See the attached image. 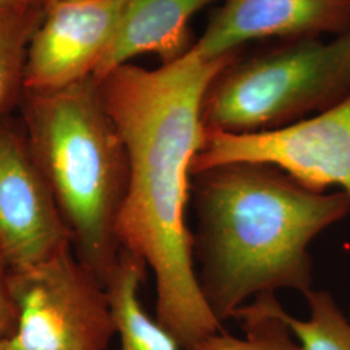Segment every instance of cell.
Masks as SVG:
<instances>
[{"label":"cell","instance_id":"5","mask_svg":"<svg viewBox=\"0 0 350 350\" xmlns=\"http://www.w3.org/2000/svg\"><path fill=\"white\" fill-rule=\"evenodd\" d=\"M10 286L17 325L3 350H107L116 335L105 286L72 244L11 269Z\"/></svg>","mask_w":350,"mask_h":350},{"label":"cell","instance_id":"18","mask_svg":"<svg viewBox=\"0 0 350 350\" xmlns=\"http://www.w3.org/2000/svg\"><path fill=\"white\" fill-rule=\"evenodd\" d=\"M0 350H3V349H1V348H0Z\"/></svg>","mask_w":350,"mask_h":350},{"label":"cell","instance_id":"8","mask_svg":"<svg viewBox=\"0 0 350 350\" xmlns=\"http://www.w3.org/2000/svg\"><path fill=\"white\" fill-rule=\"evenodd\" d=\"M72 244L50 187L23 139L0 129V250L11 269Z\"/></svg>","mask_w":350,"mask_h":350},{"label":"cell","instance_id":"2","mask_svg":"<svg viewBox=\"0 0 350 350\" xmlns=\"http://www.w3.org/2000/svg\"><path fill=\"white\" fill-rule=\"evenodd\" d=\"M189 204L198 284L219 322L257 296L312 291L309 247L350 212L347 192H315L275 165L253 161L191 174Z\"/></svg>","mask_w":350,"mask_h":350},{"label":"cell","instance_id":"16","mask_svg":"<svg viewBox=\"0 0 350 350\" xmlns=\"http://www.w3.org/2000/svg\"><path fill=\"white\" fill-rule=\"evenodd\" d=\"M44 0H0V8H33Z\"/></svg>","mask_w":350,"mask_h":350},{"label":"cell","instance_id":"10","mask_svg":"<svg viewBox=\"0 0 350 350\" xmlns=\"http://www.w3.org/2000/svg\"><path fill=\"white\" fill-rule=\"evenodd\" d=\"M218 0H124L112 40L101 57L94 79L140 55L153 53L169 63L186 53L191 20Z\"/></svg>","mask_w":350,"mask_h":350},{"label":"cell","instance_id":"14","mask_svg":"<svg viewBox=\"0 0 350 350\" xmlns=\"http://www.w3.org/2000/svg\"><path fill=\"white\" fill-rule=\"evenodd\" d=\"M310 315L297 319L279 306V314L304 350H350V322L332 295L323 289H312L304 295Z\"/></svg>","mask_w":350,"mask_h":350},{"label":"cell","instance_id":"13","mask_svg":"<svg viewBox=\"0 0 350 350\" xmlns=\"http://www.w3.org/2000/svg\"><path fill=\"white\" fill-rule=\"evenodd\" d=\"M37 8H0V113L24 88L26 56L38 27Z\"/></svg>","mask_w":350,"mask_h":350},{"label":"cell","instance_id":"6","mask_svg":"<svg viewBox=\"0 0 350 350\" xmlns=\"http://www.w3.org/2000/svg\"><path fill=\"white\" fill-rule=\"evenodd\" d=\"M237 161L271 163L312 191L338 186L350 196V94L325 111L278 130L206 131L191 174Z\"/></svg>","mask_w":350,"mask_h":350},{"label":"cell","instance_id":"15","mask_svg":"<svg viewBox=\"0 0 350 350\" xmlns=\"http://www.w3.org/2000/svg\"><path fill=\"white\" fill-rule=\"evenodd\" d=\"M11 267L0 250V344L11 338L17 325V309L10 286Z\"/></svg>","mask_w":350,"mask_h":350},{"label":"cell","instance_id":"3","mask_svg":"<svg viewBox=\"0 0 350 350\" xmlns=\"http://www.w3.org/2000/svg\"><path fill=\"white\" fill-rule=\"evenodd\" d=\"M29 150L68 227L75 254L105 286L122 247L117 222L129 187L125 146L88 78L27 92Z\"/></svg>","mask_w":350,"mask_h":350},{"label":"cell","instance_id":"7","mask_svg":"<svg viewBox=\"0 0 350 350\" xmlns=\"http://www.w3.org/2000/svg\"><path fill=\"white\" fill-rule=\"evenodd\" d=\"M124 0H60L30 40L24 72L26 92L69 88L92 78L108 49Z\"/></svg>","mask_w":350,"mask_h":350},{"label":"cell","instance_id":"4","mask_svg":"<svg viewBox=\"0 0 350 350\" xmlns=\"http://www.w3.org/2000/svg\"><path fill=\"white\" fill-rule=\"evenodd\" d=\"M350 94V29L328 40L300 39L286 49L230 64L202 103L206 131L254 134L299 122Z\"/></svg>","mask_w":350,"mask_h":350},{"label":"cell","instance_id":"11","mask_svg":"<svg viewBox=\"0 0 350 350\" xmlns=\"http://www.w3.org/2000/svg\"><path fill=\"white\" fill-rule=\"evenodd\" d=\"M147 270L143 260L122 250L105 283L116 335L120 336V350H183L142 306L139 291Z\"/></svg>","mask_w":350,"mask_h":350},{"label":"cell","instance_id":"17","mask_svg":"<svg viewBox=\"0 0 350 350\" xmlns=\"http://www.w3.org/2000/svg\"><path fill=\"white\" fill-rule=\"evenodd\" d=\"M47 4H50V3H53V1H60V0H44Z\"/></svg>","mask_w":350,"mask_h":350},{"label":"cell","instance_id":"9","mask_svg":"<svg viewBox=\"0 0 350 350\" xmlns=\"http://www.w3.org/2000/svg\"><path fill=\"white\" fill-rule=\"evenodd\" d=\"M349 29L350 0H224L192 47L215 60L257 39L335 37Z\"/></svg>","mask_w":350,"mask_h":350},{"label":"cell","instance_id":"1","mask_svg":"<svg viewBox=\"0 0 350 350\" xmlns=\"http://www.w3.org/2000/svg\"><path fill=\"white\" fill-rule=\"evenodd\" d=\"M234 59L208 60L191 47L156 69L129 63L96 81L129 160L117 238L153 273L156 321L183 350L222 331L198 284L187 209L192 163L206 140L202 103Z\"/></svg>","mask_w":350,"mask_h":350},{"label":"cell","instance_id":"12","mask_svg":"<svg viewBox=\"0 0 350 350\" xmlns=\"http://www.w3.org/2000/svg\"><path fill=\"white\" fill-rule=\"evenodd\" d=\"M279 306L275 293L257 296L232 314L240 322L244 338H235L222 329L185 350H304L292 338Z\"/></svg>","mask_w":350,"mask_h":350}]
</instances>
